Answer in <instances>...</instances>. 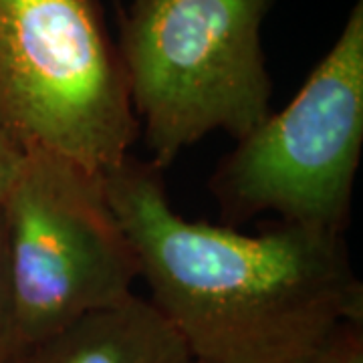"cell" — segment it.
I'll list each match as a JSON object with an SVG mask.
<instances>
[{"label": "cell", "mask_w": 363, "mask_h": 363, "mask_svg": "<svg viewBox=\"0 0 363 363\" xmlns=\"http://www.w3.org/2000/svg\"><path fill=\"white\" fill-rule=\"evenodd\" d=\"M152 305L194 363H309L343 323H363L343 234L279 224L262 234L190 222L162 172L130 156L104 174Z\"/></svg>", "instance_id": "cell-1"}, {"label": "cell", "mask_w": 363, "mask_h": 363, "mask_svg": "<svg viewBox=\"0 0 363 363\" xmlns=\"http://www.w3.org/2000/svg\"><path fill=\"white\" fill-rule=\"evenodd\" d=\"M274 0H133L117 52L160 172L214 131L234 140L271 113L262 23Z\"/></svg>", "instance_id": "cell-2"}, {"label": "cell", "mask_w": 363, "mask_h": 363, "mask_svg": "<svg viewBox=\"0 0 363 363\" xmlns=\"http://www.w3.org/2000/svg\"><path fill=\"white\" fill-rule=\"evenodd\" d=\"M0 130L104 176L140 125L99 0H0Z\"/></svg>", "instance_id": "cell-3"}, {"label": "cell", "mask_w": 363, "mask_h": 363, "mask_svg": "<svg viewBox=\"0 0 363 363\" xmlns=\"http://www.w3.org/2000/svg\"><path fill=\"white\" fill-rule=\"evenodd\" d=\"M363 150V0L289 104L236 140L210 190L222 218L343 234Z\"/></svg>", "instance_id": "cell-4"}, {"label": "cell", "mask_w": 363, "mask_h": 363, "mask_svg": "<svg viewBox=\"0 0 363 363\" xmlns=\"http://www.w3.org/2000/svg\"><path fill=\"white\" fill-rule=\"evenodd\" d=\"M2 216L21 351L133 295L140 260L104 176L26 152Z\"/></svg>", "instance_id": "cell-5"}, {"label": "cell", "mask_w": 363, "mask_h": 363, "mask_svg": "<svg viewBox=\"0 0 363 363\" xmlns=\"http://www.w3.org/2000/svg\"><path fill=\"white\" fill-rule=\"evenodd\" d=\"M14 363H194V359L152 301L133 293L28 345Z\"/></svg>", "instance_id": "cell-6"}, {"label": "cell", "mask_w": 363, "mask_h": 363, "mask_svg": "<svg viewBox=\"0 0 363 363\" xmlns=\"http://www.w3.org/2000/svg\"><path fill=\"white\" fill-rule=\"evenodd\" d=\"M21 353L16 313H14L13 285L9 271V250H6V228L0 210V363H14Z\"/></svg>", "instance_id": "cell-7"}, {"label": "cell", "mask_w": 363, "mask_h": 363, "mask_svg": "<svg viewBox=\"0 0 363 363\" xmlns=\"http://www.w3.org/2000/svg\"><path fill=\"white\" fill-rule=\"evenodd\" d=\"M309 363H363L362 323L339 325Z\"/></svg>", "instance_id": "cell-8"}, {"label": "cell", "mask_w": 363, "mask_h": 363, "mask_svg": "<svg viewBox=\"0 0 363 363\" xmlns=\"http://www.w3.org/2000/svg\"><path fill=\"white\" fill-rule=\"evenodd\" d=\"M26 152L6 131L0 130V210L13 190L18 172L23 168Z\"/></svg>", "instance_id": "cell-9"}]
</instances>
